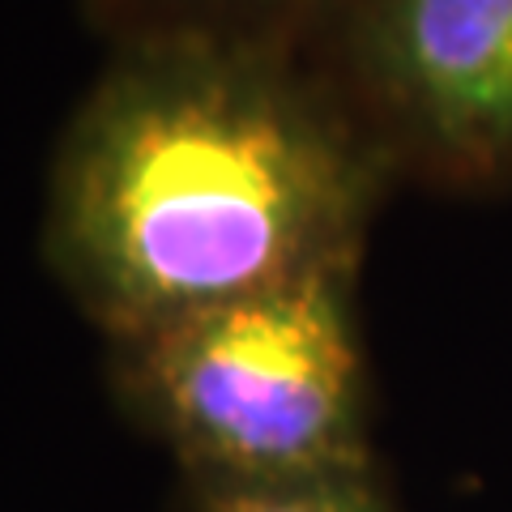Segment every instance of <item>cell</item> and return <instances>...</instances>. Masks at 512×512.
I'll return each instance as SVG.
<instances>
[{
    "label": "cell",
    "mask_w": 512,
    "mask_h": 512,
    "mask_svg": "<svg viewBox=\"0 0 512 512\" xmlns=\"http://www.w3.org/2000/svg\"><path fill=\"white\" fill-rule=\"evenodd\" d=\"M295 47L393 180H512V0H320Z\"/></svg>",
    "instance_id": "cell-3"
},
{
    "label": "cell",
    "mask_w": 512,
    "mask_h": 512,
    "mask_svg": "<svg viewBox=\"0 0 512 512\" xmlns=\"http://www.w3.org/2000/svg\"><path fill=\"white\" fill-rule=\"evenodd\" d=\"M184 512H393L380 478L299 487L184 483Z\"/></svg>",
    "instance_id": "cell-5"
},
{
    "label": "cell",
    "mask_w": 512,
    "mask_h": 512,
    "mask_svg": "<svg viewBox=\"0 0 512 512\" xmlns=\"http://www.w3.org/2000/svg\"><path fill=\"white\" fill-rule=\"evenodd\" d=\"M77 5L111 47L184 30L295 39L320 0H77Z\"/></svg>",
    "instance_id": "cell-4"
},
{
    "label": "cell",
    "mask_w": 512,
    "mask_h": 512,
    "mask_svg": "<svg viewBox=\"0 0 512 512\" xmlns=\"http://www.w3.org/2000/svg\"><path fill=\"white\" fill-rule=\"evenodd\" d=\"M107 372L184 483L380 478L359 269H320L111 342Z\"/></svg>",
    "instance_id": "cell-2"
},
{
    "label": "cell",
    "mask_w": 512,
    "mask_h": 512,
    "mask_svg": "<svg viewBox=\"0 0 512 512\" xmlns=\"http://www.w3.org/2000/svg\"><path fill=\"white\" fill-rule=\"evenodd\" d=\"M393 184L295 39H128L52 150L43 261L111 346L320 269H363Z\"/></svg>",
    "instance_id": "cell-1"
}]
</instances>
